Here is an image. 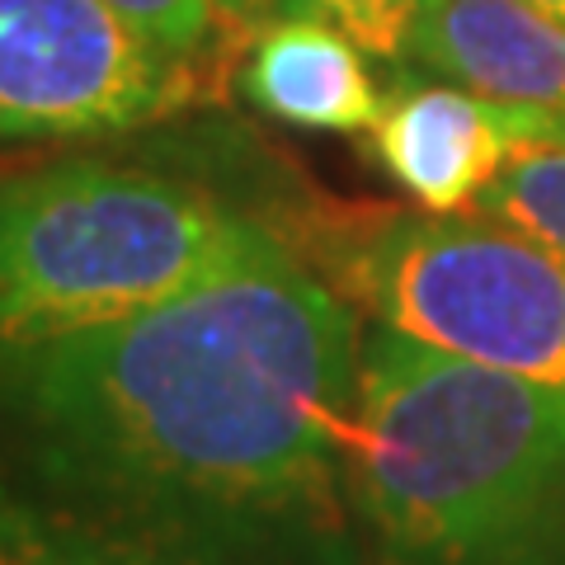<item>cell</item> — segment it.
<instances>
[{
    "mask_svg": "<svg viewBox=\"0 0 565 565\" xmlns=\"http://www.w3.org/2000/svg\"><path fill=\"white\" fill-rule=\"evenodd\" d=\"M203 71L109 0H0V147H104L180 118Z\"/></svg>",
    "mask_w": 565,
    "mask_h": 565,
    "instance_id": "5b68a950",
    "label": "cell"
},
{
    "mask_svg": "<svg viewBox=\"0 0 565 565\" xmlns=\"http://www.w3.org/2000/svg\"><path fill=\"white\" fill-rule=\"evenodd\" d=\"M565 141V114L476 95L457 81H405L367 128L373 161L424 212H476L514 156Z\"/></svg>",
    "mask_w": 565,
    "mask_h": 565,
    "instance_id": "8992f818",
    "label": "cell"
},
{
    "mask_svg": "<svg viewBox=\"0 0 565 565\" xmlns=\"http://www.w3.org/2000/svg\"><path fill=\"white\" fill-rule=\"evenodd\" d=\"M411 62L476 95L565 114V20L533 0H429Z\"/></svg>",
    "mask_w": 565,
    "mask_h": 565,
    "instance_id": "52a82bcc",
    "label": "cell"
},
{
    "mask_svg": "<svg viewBox=\"0 0 565 565\" xmlns=\"http://www.w3.org/2000/svg\"><path fill=\"white\" fill-rule=\"evenodd\" d=\"M363 326L269 226L161 307L0 353V561L363 565Z\"/></svg>",
    "mask_w": 565,
    "mask_h": 565,
    "instance_id": "6da1fadb",
    "label": "cell"
},
{
    "mask_svg": "<svg viewBox=\"0 0 565 565\" xmlns=\"http://www.w3.org/2000/svg\"><path fill=\"white\" fill-rule=\"evenodd\" d=\"M236 85L250 109L302 132H367L382 114V90L367 52L311 14H278L241 57Z\"/></svg>",
    "mask_w": 565,
    "mask_h": 565,
    "instance_id": "ba28073f",
    "label": "cell"
},
{
    "mask_svg": "<svg viewBox=\"0 0 565 565\" xmlns=\"http://www.w3.org/2000/svg\"><path fill=\"white\" fill-rule=\"evenodd\" d=\"M217 10L226 24H245V20H259V14L278 10V0H217Z\"/></svg>",
    "mask_w": 565,
    "mask_h": 565,
    "instance_id": "7c38bea8",
    "label": "cell"
},
{
    "mask_svg": "<svg viewBox=\"0 0 565 565\" xmlns=\"http://www.w3.org/2000/svg\"><path fill=\"white\" fill-rule=\"evenodd\" d=\"M0 565H14V561H0Z\"/></svg>",
    "mask_w": 565,
    "mask_h": 565,
    "instance_id": "5bb4252c",
    "label": "cell"
},
{
    "mask_svg": "<svg viewBox=\"0 0 565 565\" xmlns=\"http://www.w3.org/2000/svg\"><path fill=\"white\" fill-rule=\"evenodd\" d=\"M429 0H278L282 14H311L344 29L367 57L405 62L415 43V24Z\"/></svg>",
    "mask_w": 565,
    "mask_h": 565,
    "instance_id": "30bf717a",
    "label": "cell"
},
{
    "mask_svg": "<svg viewBox=\"0 0 565 565\" xmlns=\"http://www.w3.org/2000/svg\"><path fill=\"white\" fill-rule=\"evenodd\" d=\"M476 217L500 222L565 259V141L514 156L476 203Z\"/></svg>",
    "mask_w": 565,
    "mask_h": 565,
    "instance_id": "9c48e42d",
    "label": "cell"
},
{
    "mask_svg": "<svg viewBox=\"0 0 565 565\" xmlns=\"http://www.w3.org/2000/svg\"><path fill=\"white\" fill-rule=\"evenodd\" d=\"M363 565H565V392L363 326Z\"/></svg>",
    "mask_w": 565,
    "mask_h": 565,
    "instance_id": "7a4b0ae2",
    "label": "cell"
},
{
    "mask_svg": "<svg viewBox=\"0 0 565 565\" xmlns=\"http://www.w3.org/2000/svg\"><path fill=\"white\" fill-rule=\"evenodd\" d=\"M533 6H542L546 14H556V20H565V0H533Z\"/></svg>",
    "mask_w": 565,
    "mask_h": 565,
    "instance_id": "4fadbf2b",
    "label": "cell"
},
{
    "mask_svg": "<svg viewBox=\"0 0 565 565\" xmlns=\"http://www.w3.org/2000/svg\"><path fill=\"white\" fill-rule=\"evenodd\" d=\"M274 232L382 330L565 392V259L476 212L264 199Z\"/></svg>",
    "mask_w": 565,
    "mask_h": 565,
    "instance_id": "277c9868",
    "label": "cell"
},
{
    "mask_svg": "<svg viewBox=\"0 0 565 565\" xmlns=\"http://www.w3.org/2000/svg\"><path fill=\"white\" fill-rule=\"evenodd\" d=\"M109 6L132 29L147 33L161 52H170V57H180V62H193V66L212 52L217 29L226 24L217 0H109Z\"/></svg>",
    "mask_w": 565,
    "mask_h": 565,
    "instance_id": "8fae6325",
    "label": "cell"
},
{
    "mask_svg": "<svg viewBox=\"0 0 565 565\" xmlns=\"http://www.w3.org/2000/svg\"><path fill=\"white\" fill-rule=\"evenodd\" d=\"M269 217L180 166L76 151L0 174V353L128 321L226 269Z\"/></svg>",
    "mask_w": 565,
    "mask_h": 565,
    "instance_id": "3957f363",
    "label": "cell"
}]
</instances>
